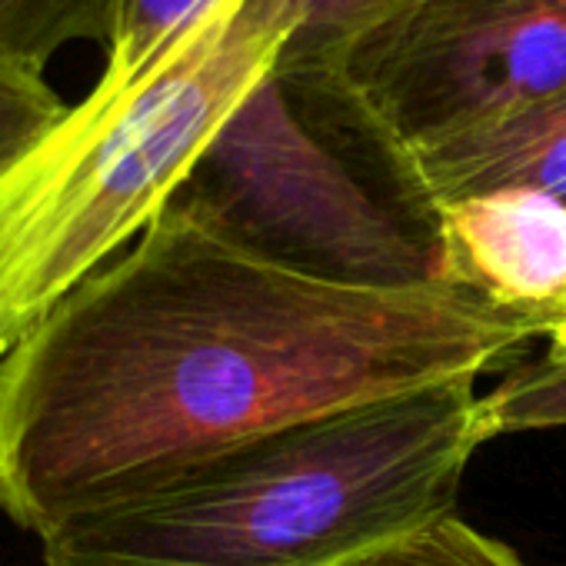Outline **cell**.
I'll list each match as a JSON object with an SVG mask.
<instances>
[{"mask_svg": "<svg viewBox=\"0 0 566 566\" xmlns=\"http://www.w3.org/2000/svg\"><path fill=\"white\" fill-rule=\"evenodd\" d=\"M291 34L287 0H223L137 77H101L0 177V357L167 210Z\"/></svg>", "mask_w": 566, "mask_h": 566, "instance_id": "cell-3", "label": "cell"}, {"mask_svg": "<svg viewBox=\"0 0 566 566\" xmlns=\"http://www.w3.org/2000/svg\"><path fill=\"white\" fill-rule=\"evenodd\" d=\"M390 187L427 213L490 190H539L566 203V84L413 150L390 170Z\"/></svg>", "mask_w": 566, "mask_h": 566, "instance_id": "cell-7", "label": "cell"}, {"mask_svg": "<svg viewBox=\"0 0 566 566\" xmlns=\"http://www.w3.org/2000/svg\"><path fill=\"white\" fill-rule=\"evenodd\" d=\"M480 407L486 440L566 427V350L549 347L526 367L510 370V377L480 397Z\"/></svg>", "mask_w": 566, "mask_h": 566, "instance_id": "cell-10", "label": "cell"}, {"mask_svg": "<svg viewBox=\"0 0 566 566\" xmlns=\"http://www.w3.org/2000/svg\"><path fill=\"white\" fill-rule=\"evenodd\" d=\"M294 34L276 64L283 87L317 94L340 57L413 0H287Z\"/></svg>", "mask_w": 566, "mask_h": 566, "instance_id": "cell-9", "label": "cell"}, {"mask_svg": "<svg viewBox=\"0 0 566 566\" xmlns=\"http://www.w3.org/2000/svg\"><path fill=\"white\" fill-rule=\"evenodd\" d=\"M347 566H526L516 549L447 513Z\"/></svg>", "mask_w": 566, "mask_h": 566, "instance_id": "cell-11", "label": "cell"}, {"mask_svg": "<svg viewBox=\"0 0 566 566\" xmlns=\"http://www.w3.org/2000/svg\"><path fill=\"white\" fill-rule=\"evenodd\" d=\"M67 104L44 74L0 61V177H4L61 117Z\"/></svg>", "mask_w": 566, "mask_h": 566, "instance_id": "cell-13", "label": "cell"}, {"mask_svg": "<svg viewBox=\"0 0 566 566\" xmlns=\"http://www.w3.org/2000/svg\"><path fill=\"white\" fill-rule=\"evenodd\" d=\"M549 347H559V350H566V327H563V331H559V334L549 340Z\"/></svg>", "mask_w": 566, "mask_h": 566, "instance_id": "cell-14", "label": "cell"}, {"mask_svg": "<svg viewBox=\"0 0 566 566\" xmlns=\"http://www.w3.org/2000/svg\"><path fill=\"white\" fill-rule=\"evenodd\" d=\"M566 84V0H413L364 34L324 87L390 170Z\"/></svg>", "mask_w": 566, "mask_h": 566, "instance_id": "cell-5", "label": "cell"}, {"mask_svg": "<svg viewBox=\"0 0 566 566\" xmlns=\"http://www.w3.org/2000/svg\"><path fill=\"white\" fill-rule=\"evenodd\" d=\"M536 337L463 291L294 276L164 210L0 357V513L44 536L266 430L480 377Z\"/></svg>", "mask_w": 566, "mask_h": 566, "instance_id": "cell-1", "label": "cell"}, {"mask_svg": "<svg viewBox=\"0 0 566 566\" xmlns=\"http://www.w3.org/2000/svg\"><path fill=\"white\" fill-rule=\"evenodd\" d=\"M437 227L453 291L536 321L553 340L566 327V203L539 190H490L447 200Z\"/></svg>", "mask_w": 566, "mask_h": 566, "instance_id": "cell-6", "label": "cell"}, {"mask_svg": "<svg viewBox=\"0 0 566 566\" xmlns=\"http://www.w3.org/2000/svg\"><path fill=\"white\" fill-rule=\"evenodd\" d=\"M127 0H0V61L44 74L71 44L114 51Z\"/></svg>", "mask_w": 566, "mask_h": 566, "instance_id": "cell-8", "label": "cell"}, {"mask_svg": "<svg viewBox=\"0 0 566 566\" xmlns=\"http://www.w3.org/2000/svg\"><path fill=\"white\" fill-rule=\"evenodd\" d=\"M223 0H127V14L104 77L130 81L187 38Z\"/></svg>", "mask_w": 566, "mask_h": 566, "instance_id": "cell-12", "label": "cell"}, {"mask_svg": "<svg viewBox=\"0 0 566 566\" xmlns=\"http://www.w3.org/2000/svg\"><path fill=\"white\" fill-rule=\"evenodd\" d=\"M167 213L304 280L370 294L453 291L437 213L377 193L270 74L223 124Z\"/></svg>", "mask_w": 566, "mask_h": 566, "instance_id": "cell-4", "label": "cell"}, {"mask_svg": "<svg viewBox=\"0 0 566 566\" xmlns=\"http://www.w3.org/2000/svg\"><path fill=\"white\" fill-rule=\"evenodd\" d=\"M483 443L476 377L340 407L64 520L44 566H347L453 513Z\"/></svg>", "mask_w": 566, "mask_h": 566, "instance_id": "cell-2", "label": "cell"}]
</instances>
